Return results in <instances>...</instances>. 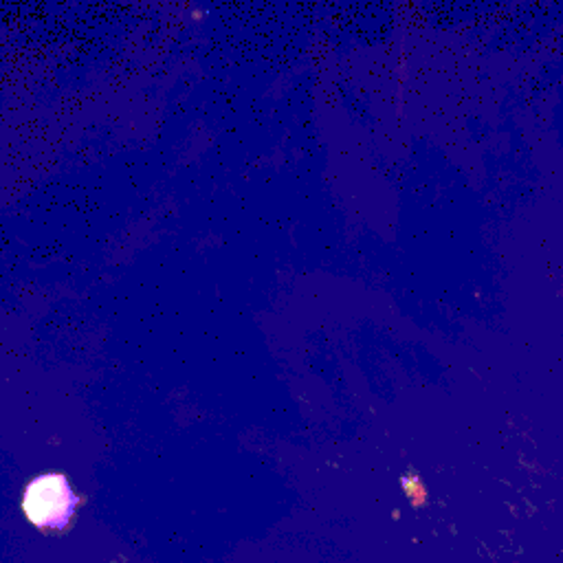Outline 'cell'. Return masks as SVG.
Listing matches in <instances>:
<instances>
[{
  "instance_id": "1",
  "label": "cell",
  "mask_w": 563,
  "mask_h": 563,
  "mask_svg": "<svg viewBox=\"0 0 563 563\" xmlns=\"http://www.w3.org/2000/svg\"><path fill=\"white\" fill-rule=\"evenodd\" d=\"M77 501L62 473H46L24 488L22 510L33 526L59 530L73 517Z\"/></svg>"
}]
</instances>
